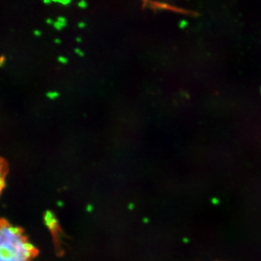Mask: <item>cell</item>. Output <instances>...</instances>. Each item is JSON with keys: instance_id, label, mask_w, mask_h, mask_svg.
Returning <instances> with one entry per match:
<instances>
[{"instance_id": "obj_13", "label": "cell", "mask_w": 261, "mask_h": 261, "mask_svg": "<svg viewBox=\"0 0 261 261\" xmlns=\"http://www.w3.org/2000/svg\"><path fill=\"white\" fill-rule=\"evenodd\" d=\"M75 41L78 43H81L82 42V38L80 37H76L75 38Z\"/></svg>"}, {"instance_id": "obj_15", "label": "cell", "mask_w": 261, "mask_h": 261, "mask_svg": "<svg viewBox=\"0 0 261 261\" xmlns=\"http://www.w3.org/2000/svg\"><path fill=\"white\" fill-rule=\"evenodd\" d=\"M44 3H45V4L49 5V4H51V3H53V2H51V1H44Z\"/></svg>"}, {"instance_id": "obj_14", "label": "cell", "mask_w": 261, "mask_h": 261, "mask_svg": "<svg viewBox=\"0 0 261 261\" xmlns=\"http://www.w3.org/2000/svg\"><path fill=\"white\" fill-rule=\"evenodd\" d=\"M55 42H56V44H61L62 41L60 39H56V40H55Z\"/></svg>"}, {"instance_id": "obj_11", "label": "cell", "mask_w": 261, "mask_h": 261, "mask_svg": "<svg viewBox=\"0 0 261 261\" xmlns=\"http://www.w3.org/2000/svg\"><path fill=\"white\" fill-rule=\"evenodd\" d=\"M78 27L81 29H85L86 27H87V23H86L85 22H80V23H78Z\"/></svg>"}, {"instance_id": "obj_12", "label": "cell", "mask_w": 261, "mask_h": 261, "mask_svg": "<svg viewBox=\"0 0 261 261\" xmlns=\"http://www.w3.org/2000/svg\"><path fill=\"white\" fill-rule=\"evenodd\" d=\"M46 22H47V23L49 24V25H53V24H54V21L50 18L47 19Z\"/></svg>"}, {"instance_id": "obj_10", "label": "cell", "mask_w": 261, "mask_h": 261, "mask_svg": "<svg viewBox=\"0 0 261 261\" xmlns=\"http://www.w3.org/2000/svg\"><path fill=\"white\" fill-rule=\"evenodd\" d=\"M58 21L61 22V23L65 24V25H67V23H68V22H67L66 18H65V17H58Z\"/></svg>"}, {"instance_id": "obj_4", "label": "cell", "mask_w": 261, "mask_h": 261, "mask_svg": "<svg viewBox=\"0 0 261 261\" xmlns=\"http://www.w3.org/2000/svg\"><path fill=\"white\" fill-rule=\"evenodd\" d=\"M47 96L50 99H56L59 97L60 94L58 92H49L47 94Z\"/></svg>"}, {"instance_id": "obj_6", "label": "cell", "mask_w": 261, "mask_h": 261, "mask_svg": "<svg viewBox=\"0 0 261 261\" xmlns=\"http://www.w3.org/2000/svg\"><path fill=\"white\" fill-rule=\"evenodd\" d=\"M77 5H78L79 8H82V9H86L88 7V3L86 1H84V0L79 2Z\"/></svg>"}, {"instance_id": "obj_5", "label": "cell", "mask_w": 261, "mask_h": 261, "mask_svg": "<svg viewBox=\"0 0 261 261\" xmlns=\"http://www.w3.org/2000/svg\"><path fill=\"white\" fill-rule=\"evenodd\" d=\"M58 61L59 63H61V64L66 65L68 64V58H65L64 56H60L58 57Z\"/></svg>"}, {"instance_id": "obj_16", "label": "cell", "mask_w": 261, "mask_h": 261, "mask_svg": "<svg viewBox=\"0 0 261 261\" xmlns=\"http://www.w3.org/2000/svg\"><path fill=\"white\" fill-rule=\"evenodd\" d=\"M260 94H261V88H260Z\"/></svg>"}, {"instance_id": "obj_2", "label": "cell", "mask_w": 261, "mask_h": 261, "mask_svg": "<svg viewBox=\"0 0 261 261\" xmlns=\"http://www.w3.org/2000/svg\"><path fill=\"white\" fill-rule=\"evenodd\" d=\"M8 164L4 159L0 157V196L4 190L6 185V178L8 176Z\"/></svg>"}, {"instance_id": "obj_7", "label": "cell", "mask_w": 261, "mask_h": 261, "mask_svg": "<svg viewBox=\"0 0 261 261\" xmlns=\"http://www.w3.org/2000/svg\"><path fill=\"white\" fill-rule=\"evenodd\" d=\"M55 3H60V4L63 5V6L66 7L71 3V1L70 0H58V1H55Z\"/></svg>"}, {"instance_id": "obj_1", "label": "cell", "mask_w": 261, "mask_h": 261, "mask_svg": "<svg viewBox=\"0 0 261 261\" xmlns=\"http://www.w3.org/2000/svg\"><path fill=\"white\" fill-rule=\"evenodd\" d=\"M37 255L21 228L0 219V261H32Z\"/></svg>"}, {"instance_id": "obj_3", "label": "cell", "mask_w": 261, "mask_h": 261, "mask_svg": "<svg viewBox=\"0 0 261 261\" xmlns=\"http://www.w3.org/2000/svg\"><path fill=\"white\" fill-rule=\"evenodd\" d=\"M53 27H54V28L56 29V30L58 31H61L62 29L63 28H65V27H66V25H65V24L61 23V22L57 21L54 22V24H53Z\"/></svg>"}, {"instance_id": "obj_8", "label": "cell", "mask_w": 261, "mask_h": 261, "mask_svg": "<svg viewBox=\"0 0 261 261\" xmlns=\"http://www.w3.org/2000/svg\"><path fill=\"white\" fill-rule=\"evenodd\" d=\"M74 51L75 54L78 55V56L80 57H82V58H83V57L85 56L84 51H82L81 49H79V48H75Z\"/></svg>"}, {"instance_id": "obj_9", "label": "cell", "mask_w": 261, "mask_h": 261, "mask_svg": "<svg viewBox=\"0 0 261 261\" xmlns=\"http://www.w3.org/2000/svg\"><path fill=\"white\" fill-rule=\"evenodd\" d=\"M188 25V22L185 20H182L181 21H180L179 23V27L180 29H184L186 28V27Z\"/></svg>"}]
</instances>
